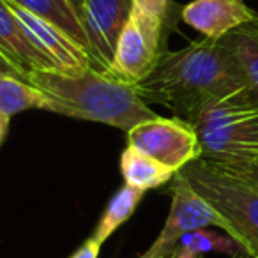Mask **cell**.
<instances>
[{
  "label": "cell",
  "instance_id": "cell-1",
  "mask_svg": "<svg viewBox=\"0 0 258 258\" xmlns=\"http://www.w3.org/2000/svg\"><path fill=\"white\" fill-rule=\"evenodd\" d=\"M135 89L145 103L161 104L175 117L193 122L207 104L246 89V80L225 44L204 37L180 50H166Z\"/></svg>",
  "mask_w": 258,
  "mask_h": 258
},
{
  "label": "cell",
  "instance_id": "cell-2",
  "mask_svg": "<svg viewBox=\"0 0 258 258\" xmlns=\"http://www.w3.org/2000/svg\"><path fill=\"white\" fill-rule=\"evenodd\" d=\"M25 80L48 96V111L66 117L113 125L124 133L159 117L138 96L135 85L118 82L94 68L78 75L30 71Z\"/></svg>",
  "mask_w": 258,
  "mask_h": 258
},
{
  "label": "cell",
  "instance_id": "cell-3",
  "mask_svg": "<svg viewBox=\"0 0 258 258\" xmlns=\"http://www.w3.org/2000/svg\"><path fill=\"white\" fill-rule=\"evenodd\" d=\"M180 173L226 223V235L258 258V184L198 158Z\"/></svg>",
  "mask_w": 258,
  "mask_h": 258
},
{
  "label": "cell",
  "instance_id": "cell-4",
  "mask_svg": "<svg viewBox=\"0 0 258 258\" xmlns=\"http://www.w3.org/2000/svg\"><path fill=\"white\" fill-rule=\"evenodd\" d=\"M191 124L200 140V158L211 161L258 158V99L247 89L207 104Z\"/></svg>",
  "mask_w": 258,
  "mask_h": 258
},
{
  "label": "cell",
  "instance_id": "cell-5",
  "mask_svg": "<svg viewBox=\"0 0 258 258\" xmlns=\"http://www.w3.org/2000/svg\"><path fill=\"white\" fill-rule=\"evenodd\" d=\"M173 27L175 25L133 6L117 39L108 75L129 85H137L145 80L166 51V36Z\"/></svg>",
  "mask_w": 258,
  "mask_h": 258
},
{
  "label": "cell",
  "instance_id": "cell-6",
  "mask_svg": "<svg viewBox=\"0 0 258 258\" xmlns=\"http://www.w3.org/2000/svg\"><path fill=\"white\" fill-rule=\"evenodd\" d=\"M127 144L175 173L202 156L195 125L179 117H156L135 125L127 133Z\"/></svg>",
  "mask_w": 258,
  "mask_h": 258
},
{
  "label": "cell",
  "instance_id": "cell-7",
  "mask_svg": "<svg viewBox=\"0 0 258 258\" xmlns=\"http://www.w3.org/2000/svg\"><path fill=\"white\" fill-rule=\"evenodd\" d=\"M221 228L226 232L225 219L219 212L189 186L184 175L177 172L172 179V205L166 223L152 246L138 258H165L177 249L182 235L200 228Z\"/></svg>",
  "mask_w": 258,
  "mask_h": 258
},
{
  "label": "cell",
  "instance_id": "cell-8",
  "mask_svg": "<svg viewBox=\"0 0 258 258\" xmlns=\"http://www.w3.org/2000/svg\"><path fill=\"white\" fill-rule=\"evenodd\" d=\"M131 8L133 0H82L78 16L89 41L92 68L97 71L108 73Z\"/></svg>",
  "mask_w": 258,
  "mask_h": 258
},
{
  "label": "cell",
  "instance_id": "cell-9",
  "mask_svg": "<svg viewBox=\"0 0 258 258\" xmlns=\"http://www.w3.org/2000/svg\"><path fill=\"white\" fill-rule=\"evenodd\" d=\"M9 8L15 13L16 20L22 25L23 32L30 39V43L44 53L60 73L78 75L92 68V58L89 51L68 36L62 29L53 25L48 20L27 11L25 8L8 0Z\"/></svg>",
  "mask_w": 258,
  "mask_h": 258
},
{
  "label": "cell",
  "instance_id": "cell-10",
  "mask_svg": "<svg viewBox=\"0 0 258 258\" xmlns=\"http://www.w3.org/2000/svg\"><path fill=\"white\" fill-rule=\"evenodd\" d=\"M256 11L244 0H193L180 9V20L207 39L219 41L237 27L251 22Z\"/></svg>",
  "mask_w": 258,
  "mask_h": 258
},
{
  "label": "cell",
  "instance_id": "cell-11",
  "mask_svg": "<svg viewBox=\"0 0 258 258\" xmlns=\"http://www.w3.org/2000/svg\"><path fill=\"white\" fill-rule=\"evenodd\" d=\"M0 53L15 66L23 80L30 71H58L57 66L30 43L8 0H0Z\"/></svg>",
  "mask_w": 258,
  "mask_h": 258
},
{
  "label": "cell",
  "instance_id": "cell-12",
  "mask_svg": "<svg viewBox=\"0 0 258 258\" xmlns=\"http://www.w3.org/2000/svg\"><path fill=\"white\" fill-rule=\"evenodd\" d=\"M219 41L239 64L247 92L258 99V13L251 22L237 27Z\"/></svg>",
  "mask_w": 258,
  "mask_h": 258
},
{
  "label": "cell",
  "instance_id": "cell-13",
  "mask_svg": "<svg viewBox=\"0 0 258 258\" xmlns=\"http://www.w3.org/2000/svg\"><path fill=\"white\" fill-rule=\"evenodd\" d=\"M120 173L124 184L137 187L144 193L165 186L175 175V172L168 166L161 165L154 158L144 154L131 145H127L120 154Z\"/></svg>",
  "mask_w": 258,
  "mask_h": 258
},
{
  "label": "cell",
  "instance_id": "cell-14",
  "mask_svg": "<svg viewBox=\"0 0 258 258\" xmlns=\"http://www.w3.org/2000/svg\"><path fill=\"white\" fill-rule=\"evenodd\" d=\"M11 2L51 22L89 51V41H87L85 30H83L78 11L71 0H11Z\"/></svg>",
  "mask_w": 258,
  "mask_h": 258
},
{
  "label": "cell",
  "instance_id": "cell-15",
  "mask_svg": "<svg viewBox=\"0 0 258 258\" xmlns=\"http://www.w3.org/2000/svg\"><path fill=\"white\" fill-rule=\"evenodd\" d=\"M46 94L30 85L27 80L15 75L0 73V113L13 117L25 110H46L48 111Z\"/></svg>",
  "mask_w": 258,
  "mask_h": 258
},
{
  "label": "cell",
  "instance_id": "cell-16",
  "mask_svg": "<svg viewBox=\"0 0 258 258\" xmlns=\"http://www.w3.org/2000/svg\"><path fill=\"white\" fill-rule=\"evenodd\" d=\"M142 198H144V191L124 184V186L110 198V202H108L99 223H97L96 230H94V233L90 237L103 246V244L106 242V239H110V237L135 214L137 207L140 205Z\"/></svg>",
  "mask_w": 258,
  "mask_h": 258
},
{
  "label": "cell",
  "instance_id": "cell-17",
  "mask_svg": "<svg viewBox=\"0 0 258 258\" xmlns=\"http://www.w3.org/2000/svg\"><path fill=\"white\" fill-rule=\"evenodd\" d=\"M177 247L195 254H204L209 253V251H219V253L232 254L239 246L230 235L225 237L216 232H211L209 228H200L180 237L179 242H177Z\"/></svg>",
  "mask_w": 258,
  "mask_h": 258
},
{
  "label": "cell",
  "instance_id": "cell-18",
  "mask_svg": "<svg viewBox=\"0 0 258 258\" xmlns=\"http://www.w3.org/2000/svg\"><path fill=\"white\" fill-rule=\"evenodd\" d=\"M133 6L142 11L154 15L161 18L163 22H168L175 25L177 20L180 18V9L173 4V0H133Z\"/></svg>",
  "mask_w": 258,
  "mask_h": 258
},
{
  "label": "cell",
  "instance_id": "cell-19",
  "mask_svg": "<svg viewBox=\"0 0 258 258\" xmlns=\"http://www.w3.org/2000/svg\"><path fill=\"white\" fill-rule=\"evenodd\" d=\"M207 161H211V159H207ZM211 163H214L216 166L226 170V172H232L235 175L242 177V179L258 184V158L232 159V161H211Z\"/></svg>",
  "mask_w": 258,
  "mask_h": 258
},
{
  "label": "cell",
  "instance_id": "cell-20",
  "mask_svg": "<svg viewBox=\"0 0 258 258\" xmlns=\"http://www.w3.org/2000/svg\"><path fill=\"white\" fill-rule=\"evenodd\" d=\"M99 251L101 244L97 240H94L92 237H89L69 258H99Z\"/></svg>",
  "mask_w": 258,
  "mask_h": 258
},
{
  "label": "cell",
  "instance_id": "cell-21",
  "mask_svg": "<svg viewBox=\"0 0 258 258\" xmlns=\"http://www.w3.org/2000/svg\"><path fill=\"white\" fill-rule=\"evenodd\" d=\"M0 73H4V75H15V76H20L18 71L15 69V66L4 57V55L0 53ZM22 78V76H20Z\"/></svg>",
  "mask_w": 258,
  "mask_h": 258
},
{
  "label": "cell",
  "instance_id": "cell-22",
  "mask_svg": "<svg viewBox=\"0 0 258 258\" xmlns=\"http://www.w3.org/2000/svg\"><path fill=\"white\" fill-rule=\"evenodd\" d=\"M9 120H11V117L0 113V145H2V142H4L6 135L9 131Z\"/></svg>",
  "mask_w": 258,
  "mask_h": 258
},
{
  "label": "cell",
  "instance_id": "cell-23",
  "mask_svg": "<svg viewBox=\"0 0 258 258\" xmlns=\"http://www.w3.org/2000/svg\"><path fill=\"white\" fill-rule=\"evenodd\" d=\"M230 258H254V256L247 253L246 249H242V247H237V249L233 251L232 254H230Z\"/></svg>",
  "mask_w": 258,
  "mask_h": 258
},
{
  "label": "cell",
  "instance_id": "cell-24",
  "mask_svg": "<svg viewBox=\"0 0 258 258\" xmlns=\"http://www.w3.org/2000/svg\"><path fill=\"white\" fill-rule=\"evenodd\" d=\"M71 2H73V6L76 8V11H78V9H80V4H82V0H71Z\"/></svg>",
  "mask_w": 258,
  "mask_h": 258
},
{
  "label": "cell",
  "instance_id": "cell-25",
  "mask_svg": "<svg viewBox=\"0 0 258 258\" xmlns=\"http://www.w3.org/2000/svg\"><path fill=\"white\" fill-rule=\"evenodd\" d=\"M177 253H179V247H177V249L173 251V253H170L168 256H165V258H177Z\"/></svg>",
  "mask_w": 258,
  "mask_h": 258
},
{
  "label": "cell",
  "instance_id": "cell-26",
  "mask_svg": "<svg viewBox=\"0 0 258 258\" xmlns=\"http://www.w3.org/2000/svg\"><path fill=\"white\" fill-rule=\"evenodd\" d=\"M80 6H82V4H80Z\"/></svg>",
  "mask_w": 258,
  "mask_h": 258
}]
</instances>
